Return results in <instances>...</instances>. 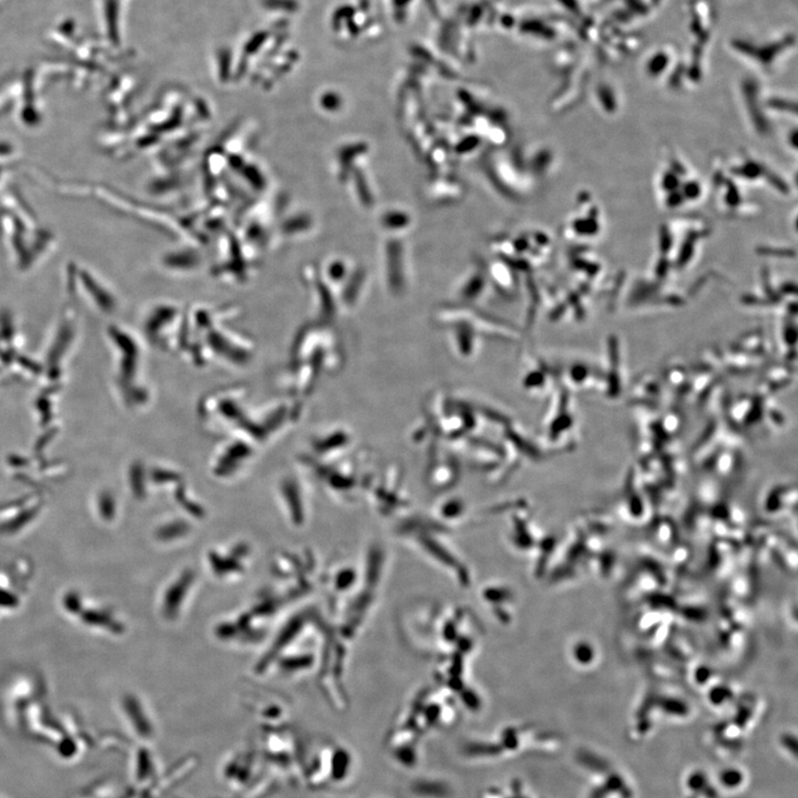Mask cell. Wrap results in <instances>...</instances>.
<instances>
[{
	"label": "cell",
	"mask_w": 798,
	"mask_h": 798,
	"mask_svg": "<svg viewBox=\"0 0 798 798\" xmlns=\"http://www.w3.org/2000/svg\"><path fill=\"white\" fill-rule=\"evenodd\" d=\"M355 758L343 748H326L302 763L304 782L312 787L344 785L354 776Z\"/></svg>",
	"instance_id": "cell-1"
},
{
	"label": "cell",
	"mask_w": 798,
	"mask_h": 798,
	"mask_svg": "<svg viewBox=\"0 0 798 798\" xmlns=\"http://www.w3.org/2000/svg\"><path fill=\"white\" fill-rule=\"evenodd\" d=\"M258 757L255 754H233L226 759L222 767V778L231 790L246 792L251 787L250 780L253 778L255 768H258Z\"/></svg>",
	"instance_id": "cell-2"
}]
</instances>
